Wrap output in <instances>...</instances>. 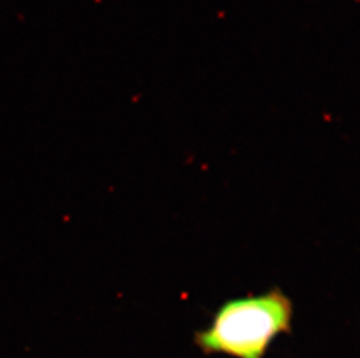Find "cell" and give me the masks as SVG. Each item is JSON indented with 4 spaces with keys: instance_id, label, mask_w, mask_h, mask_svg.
Here are the masks:
<instances>
[{
    "instance_id": "6da1fadb",
    "label": "cell",
    "mask_w": 360,
    "mask_h": 358,
    "mask_svg": "<svg viewBox=\"0 0 360 358\" xmlns=\"http://www.w3.org/2000/svg\"><path fill=\"white\" fill-rule=\"evenodd\" d=\"M294 304L279 289L225 301L194 336L204 355L265 358L279 335L292 331Z\"/></svg>"
}]
</instances>
